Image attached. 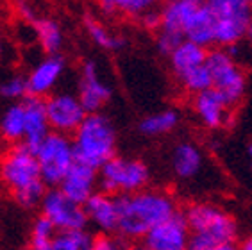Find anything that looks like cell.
<instances>
[{
    "instance_id": "34",
    "label": "cell",
    "mask_w": 252,
    "mask_h": 250,
    "mask_svg": "<svg viewBox=\"0 0 252 250\" xmlns=\"http://www.w3.org/2000/svg\"><path fill=\"white\" fill-rule=\"evenodd\" d=\"M18 13H20L22 18L27 20V22H31V24H34V22L38 20V16H36V13H34L32 7H31L29 4H24V2H20L18 4Z\"/></svg>"
},
{
    "instance_id": "38",
    "label": "cell",
    "mask_w": 252,
    "mask_h": 250,
    "mask_svg": "<svg viewBox=\"0 0 252 250\" xmlns=\"http://www.w3.org/2000/svg\"><path fill=\"white\" fill-rule=\"evenodd\" d=\"M127 250H151V249H149L145 243H134V245H131Z\"/></svg>"
},
{
    "instance_id": "2",
    "label": "cell",
    "mask_w": 252,
    "mask_h": 250,
    "mask_svg": "<svg viewBox=\"0 0 252 250\" xmlns=\"http://www.w3.org/2000/svg\"><path fill=\"white\" fill-rule=\"evenodd\" d=\"M0 179L13 193L16 202L27 209L41 206L49 191L41 179L36 152L25 143L13 145L4 154L0 163Z\"/></svg>"
},
{
    "instance_id": "14",
    "label": "cell",
    "mask_w": 252,
    "mask_h": 250,
    "mask_svg": "<svg viewBox=\"0 0 252 250\" xmlns=\"http://www.w3.org/2000/svg\"><path fill=\"white\" fill-rule=\"evenodd\" d=\"M206 164V157L199 145L193 141H179L172 149L170 156V166L175 179L183 183H191L200 175Z\"/></svg>"
},
{
    "instance_id": "40",
    "label": "cell",
    "mask_w": 252,
    "mask_h": 250,
    "mask_svg": "<svg viewBox=\"0 0 252 250\" xmlns=\"http://www.w3.org/2000/svg\"><path fill=\"white\" fill-rule=\"evenodd\" d=\"M247 38L251 39V43H252V22H251V25H249V31H247Z\"/></svg>"
},
{
    "instance_id": "36",
    "label": "cell",
    "mask_w": 252,
    "mask_h": 250,
    "mask_svg": "<svg viewBox=\"0 0 252 250\" xmlns=\"http://www.w3.org/2000/svg\"><path fill=\"white\" fill-rule=\"evenodd\" d=\"M98 7H100L102 13H104V15H107V16H111V15H115V13H118L115 0H102L100 4H98Z\"/></svg>"
},
{
    "instance_id": "17",
    "label": "cell",
    "mask_w": 252,
    "mask_h": 250,
    "mask_svg": "<svg viewBox=\"0 0 252 250\" xmlns=\"http://www.w3.org/2000/svg\"><path fill=\"white\" fill-rule=\"evenodd\" d=\"M98 170L90 168L86 164L75 163L72 166V170L68 172V175L64 177V181L61 183L59 189L66 195L70 200H73L79 206L90 200L95 195V186L98 184Z\"/></svg>"
},
{
    "instance_id": "8",
    "label": "cell",
    "mask_w": 252,
    "mask_h": 250,
    "mask_svg": "<svg viewBox=\"0 0 252 250\" xmlns=\"http://www.w3.org/2000/svg\"><path fill=\"white\" fill-rule=\"evenodd\" d=\"M36 159H38L43 183L52 188L61 186L68 172L75 164L72 140L64 134L50 132L47 140L36 150Z\"/></svg>"
},
{
    "instance_id": "24",
    "label": "cell",
    "mask_w": 252,
    "mask_h": 250,
    "mask_svg": "<svg viewBox=\"0 0 252 250\" xmlns=\"http://www.w3.org/2000/svg\"><path fill=\"white\" fill-rule=\"evenodd\" d=\"M181 116L175 109H163L145 116L140 122L138 129L143 136H163L168 134L179 125Z\"/></svg>"
},
{
    "instance_id": "30",
    "label": "cell",
    "mask_w": 252,
    "mask_h": 250,
    "mask_svg": "<svg viewBox=\"0 0 252 250\" xmlns=\"http://www.w3.org/2000/svg\"><path fill=\"white\" fill-rule=\"evenodd\" d=\"M58 231L56 227H54V223L49 220V218H45L43 215H39L38 218H36V221H34L32 225V232L31 234L34 236V238H54V232Z\"/></svg>"
},
{
    "instance_id": "12",
    "label": "cell",
    "mask_w": 252,
    "mask_h": 250,
    "mask_svg": "<svg viewBox=\"0 0 252 250\" xmlns=\"http://www.w3.org/2000/svg\"><path fill=\"white\" fill-rule=\"evenodd\" d=\"M77 98L81 100L88 115L100 113L102 107L106 106L111 98V88L100 79L95 61H86L83 64Z\"/></svg>"
},
{
    "instance_id": "4",
    "label": "cell",
    "mask_w": 252,
    "mask_h": 250,
    "mask_svg": "<svg viewBox=\"0 0 252 250\" xmlns=\"http://www.w3.org/2000/svg\"><path fill=\"white\" fill-rule=\"evenodd\" d=\"M191 232L189 247L234 243L238 236V223L234 217L223 207L211 202H195L183 213Z\"/></svg>"
},
{
    "instance_id": "39",
    "label": "cell",
    "mask_w": 252,
    "mask_h": 250,
    "mask_svg": "<svg viewBox=\"0 0 252 250\" xmlns=\"http://www.w3.org/2000/svg\"><path fill=\"white\" fill-rule=\"evenodd\" d=\"M247 159H249V168H251V172H252V143L247 147Z\"/></svg>"
},
{
    "instance_id": "26",
    "label": "cell",
    "mask_w": 252,
    "mask_h": 250,
    "mask_svg": "<svg viewBox=\"0 0 252 250\" xmlns=\"http://www.w3.org/2000/svg\"><path fill=\"white\" fill-rule=\"evenodd\" d=\"M93 238L84 231H61L54 236L52 250H88Z\"/></svg>"
},
{
    "instance_id": "23",
    "label": "cell",
    "mask_w": 252,
    "mask_h": 250,
    "mask_svg": "<svg viewBox=\"0 0 252 250\" xmlns=\"http://www.w3.org/2000/svg\"><path fill=\"white\" fill-rule=\"evenodd\" d=\"M32 29L45 52L49 56H58L59 48L63 47V29L58 20L38 16V20L32 24Z\"/></svg>"
},
{
    "instance_id": "3",
    "label": "cell",
    "mask_w": 252,
    "mask_h": 250,
    "mask_svg": "<svg viewBox=\"0 0 252 250\" xmlns=\"http://www.w3.org/2000/svg\"><path fill=\"white\" fill-rule=\"evenodd\" d=\"M75 163L100 170L117 157V129L102 113L88 115L72 138Z\"/></svg>"
},
{
    "instance_id": "21",
    "label": "cell",
    "mask_w": 252,
    "mask_h": 250,
    "mask_svg": "<svg viewBox=\"0 0 252 250\" xmlns=\"http://www.w3.org/2000/svg\"><path fill=\"white\" fill-rule=\"evenodd\" d=\"M185 38L204 48L215 45V20L208 2L206 4L200 2L199 7L195 9L193 18H191L188 29H186Z\"/></svg>"
},
{
    "instance_id": "25",
    "label": "cell",
    "mask_w": 252,
    "mask_h": 250,
    "mask_svg": "<svg viewBox=\"0 0 252 250\" xmlns=\"http://www.w3.org/2000/svg\"><path fill=\"white\" fill-rule=\"evenodd\" d=\"M84 27H86L88 36L93 39V43L102 48H106V50H120V48L126 45V39L122 38V36L113 34L106 25L100 24V22H98L97 18H93V16H86V18H84Z\"/></svg>"
},
{
    "instance_id": "28",
    "label": "cell",
    "mask_w": 252,
    "mask_h": 250,
    "mask_svg": "<svg viewBox=\"0 0 252 250\" xmlns=\"http://www.w3.org/2000/svg\"><path fill=\"white\" fill-rule=\"evenodd\" d=\"M118 13H124L127 16H141L152 9L151 0H115Z\"/></svg>"
},
{
    "instance_id": "5",
    "label": "cell",
    "mask_w": 252,
    "mask_h": 250,
    "mask_svg": "<svg viewBox=\"0 0 252 250\" xmlns=\"http://www.w3.org/2000/svg\"><path fill=\"white\" fill-rule=\"evenodd\" d=\"M151 181V168L138 157L117 156L98 170L100 191L113 197H126L147 189Z\"/></svg>"
},
{
    "instance_id": "31",
    "label": "cell",
    "mask_w": 252,
    "mask_h": 250,
    "mask_svg": "<svg viewBox=\"0 0 252 250\" xmlns=\"http://www.w3.org/2000/svg\"><path fill=\"white\" fill-rule=\"evenodd\" d=\"M88 250H122V247L115 238L107 234H100L97 238H93L92 247Z\"/></svg>"
},
{
    "instance_id": "10",
    "label": "cell",
    "mask_w": 252,
    "mask_h": 250,
    "mask_svg": "<svg viewBox=\"0 0 252 250\" xmlns=\"http://www.w3.org/2000/svg\"><path fill=\"white\" fill-rule=\"evenodd\" d=\"M50 129L58 134H75V130L86 120L88 113L77 96L72 93H56L45 100Z\"/></svg>"
},
{
    "instance_id": "20",
    "label": "cell",
    "mask_w": 252,
    "mask_h": 250,
    "mask_svg": "<svg viewBox=\"0 0 252 250\" xmlns=\"http://www.w3.org/2000/svg\"><path fill=\"white\" fill-rule=\"evenodd\" d=\"M208 48L200 47L197 43H191L188 39H185L179 47L175 48L174 52L170 54V66L172 72L179 81L181 77H185L186 73L193 72L197 68L204 66L208 61Z\"/></svg>"
},
{
    "instance_id": "15",
    "label": "cell",
    "mask_w": 252,
    "mask_h": 250,
    "mask_svg": "<svg viewBox=\"0 0 252 250\" xmlns=\"http://www.w3.org/2000/svg\"><path fill=\"white\" fill-rule=\"evenodd\" d=\"M25 107V138L24 143L31 150L39 149V145L47 140V136L52 132L47 118V109H45L43 98H36V96H27L22 100Z\"/></svg>"
},
{
    "instance_id": "16",
    "label": "cell",
    "mask_w": 252,
    "mask_h": 250,
    "mask_svg": "<svg viewBox=\"0 0 252 250\" xmlns=\"http://www.w3.org/2000/svg\"><path fill=\"white\" fill-rule=\"evenodd\" d=\"M64 72V59L61 56H47L36 64L27 75V90L29 96L43 98L52 92Z\"/></svg>"
},
{
    "instance_id": "29",
    "label": "cell",
    "mask_w": 252,
    "mask_h": 250,
    "mask_svg": "<svg viewBox=\"0 0 252 250\" xmlns=\"http://www.w3.org/2000/svg\"><path fill=\"white\" fill-rule=\"evenodd\" d=\"M183 41H185L183 36H177L174 32H166V31H159L158 38H156V45L159 48V52L165 54V56H170Z\"/></svg>"
},
{
    "instance_id": "13",
    "label": "cell",
    "mask_w": 252,
    "mask_h": 250,
    "mask_svg": "<svg viewBox=\"0 0 252 250\" xmlns=\"http://www.w3.org/2000/svg\"><path fill=\"white\" fill-rule=\"evenodd\" d=\"M233 109L234 107L229 106L227 100L215 90H208V92L193 96L195 116L199 118V122L206 129L217 130L225 127L231 122Z\"/></svg>"
},
{
    "instance_id": "22",
    "label": "cell",
    "mask_w": 252,
    "mask_h": 250,
    "mask_svg": "<svg viewBox=\"0 0 252 250\" xmlns=\"http://www.w3.org/2000/svg\"><path fill=\"white\" fill-rule=\"evenodd\" d=\"M0 134L13 145L24 143L25 138V107L22 102H15L4 111L0 118Z\"/></svg>"
},
{
    "instance_id": "6",
    "label": "cell",
    "mask_w": 252,
    "mask_h": 250,
    "mask_svg": "<svg viewBox=\"0 0 252 250\" xmlns=\"http://www.w3.org/2000/svg\"><path fill=\"white\" fill-rule=\"evenodd\" d=\"M208 5L215 20V45L234 48L247 36L252 4L247 0H211Z\"/></svg>"
},
{
    "instance_id": "18",
    "label": "cell",
    "mask_w": 252,
    "mask_h": 250,
    "mask_svg": "<svg viewBox=\"0 0 252 250\" xmlns=\"http://www.w3.org/2000/svg\"><path fill=\"white\" fill-rule=\"evenodd\" d=\"M84 211L88 215V220L102 232L118 231V220H120L118 197L97 191L84 204Z\"/></svg>"
},
{
    "instance_id": "27",
    "label": "cell",
    "mask_w": 252,
    "mask_h": 250,
    "mask_svg": "<svg viewBox=\"0 0 252 250\" xmlns=\"http://www.w3.org/2000/svg\"><path fill=\"white\" fill-rule=\"evenodd\" d=\"M0 96L5 100H18V98H27L29 96V90H27V77H15L5 79L4 82H0Z\"/></svg>"
},
{
    "instance_id": "19",
    "label": "cell",
    "mask_w": 252,
    "mask_h": 250,
    "mask_svg": "<svg viewBox=\"0 0 252 250\" xmlns=\"http://www.w3.org/2000/svg\"><path fill=\"white\" fill-rule=\"evenodd\" d=\"M200 2L197 0H172L161 11V29L166 32H174L177 36H186L189 22L193 18L195 9ZM186 39V38H185Z\"/></svg>"
},
{
    "instance_id": "32",
    "label": "cell",
    "mask_w": 252,
    "mask_h": 250,
    "mask_svg": "<svg viewBox=\"0 0 252 250\" xmlns=\"http://www.w3.org/2000/svg\"><path fill=\"white\" fill-rule=\"evenodd\" d=\"M141 25L145 27V29H151V31H159L161 29V11H154L151 9L149 13H145V15L140 18Z\"/></svg>"
},
{
    "instance_id": "35",
    "label": "cell",
    "mask_w": 252,
    "mask_h": 250,
    "mask_svg": "<svg viewBox=\"0 0 252 250\" xmlns=\"http://www.w3.org/2000/svg\"><path fill=\"white\" fill-rule=\"evenodd\" d=\"M189 250H238L234 243H220V245H202V247H189Z\"/></svg>"
},
{
    "instance_id": "37",
    "label": "cell",
    "mask_w": 252,
    "mask_h": 250,
    "mask_svg": "<svg viewBox=\"0 0 252 250\" xmlns=\"http://www.w3.org/2000/svg\"><path fill=\"white\" fill-rule=\"evenodd\" d=\"M238 250H252V236L245 238V240L242 241V245L238 247Z\"/></svg>"
},
{
    "instance_id": "9",
    "label": "cell",
    "mask_w": 252,
    "mask_h": 250,
    "mask_svg": "<svg viewBox=\"0 0 252 250\" xmlns=\"http://www.w3.org/2000/svg\"><path fill=\"white\" fill-rule=\"evenodd\" d=\"M41 215L49 218L54 227L61 231H84L88 215L84 206H79L64 195L59 188H50L41 202Z\"/></svg>"
},
{
    "instance_id": "11",
    "label": "cell",
    "mask_w": 252,
    "mask_h": 250,
    "mask_svg": "<svg viewBox=\"0 0 252 250\" xmlns=\"http://www.w3.org/2000/svg\"><path fill=\"white\" fill-rule=\"evenodd\" d=\"M151 250H188L191 232L183 213H175L163 223L154 227L143 240Z\"/></svg>"
},
{
    "instance_id": "33",
    "label": "cell",
    "mask_w": 252,
    "mask_h": 250,
    "mask_svg": "<svg viewBox=\"0 0 252 250\" xmlns=\"http://www.w3.org/2000/svg\"><path fill=\"white\" fill-rule=\"evenodd\" d=\"M54 238H34L31 236L29 250H52Z\"/></svg>"
},
{
    "instance_id": "7",
    "label": "cell",
    "mask_w": 252,
    "mask_h": 250,
    "mask_svg": "<svg viewBox=\"0 0 252 250\" xmlns=\"http://www.w3.org/2000/svg\"><path fill=\"white\" fill-rule=\"evenodd\" d=\"M208 68L213 79V90L227 100L231 107L238 106L247 92V77L227 48H215L208 54Z\"/></svg>"
},
{
    "instance_id": "1",
    "label": "cell",
    "mask_w": 252,
    "mask_h": 250,
    "mask_svg": "<svg viewBox=\"0 0 252 250\" xmlns=\"http://www.w3.org/2000/svg\"><path fill=\"white\" fill-rule=\"evenodd\" d=\"M118 232L129 240H145V236L177 213L174 197L161 189L118 197Z\"/></svg>"
}]
</instances>
